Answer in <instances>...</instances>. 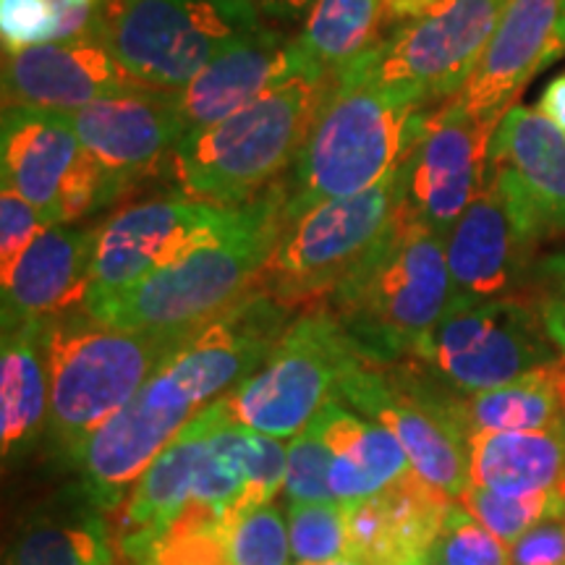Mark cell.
Returning <instances> with one entry per match:
<instances>
[{
  "instance_id": "cell-1",
  "label": "cell",
  "mask_w": 565,
  "mask_h": 565,
  "mask_svg": "<svg viewBox=\"0 0 565 565\" xmlns=\"http://www.w3.org/2000/svg\"><path fill=\"white\" fill-rule=\"evenodd\" d=\"M427 103L414 92L380 84L364 61L330 79L309 137L286 181V221L341 200L398 171L422 129Z\"/></svg>"
},
{
  "instance_id": "cell-2",
  "label": "cell",
  "mask_w": 565,
  "mask_h": 565,
  "mask_svg": "<svg viewBox=\"0 0 565 565\" xmlns=\"http://www.w3.org/2000/svg\"><path fill=\"white\" fill-rule=\"evenodd\" d=\"M445 236L404 204L377 244L324 299L366 364L416 356L454 301Z\"/></svg>"
},
{
  "instance_id": "cell-3",
  "label": "cell",
  "mask_w": 565,
  "mask_h": 565,
  "mask_svg": "<svg viewBox=\"0 0 565 565\" xmlns=\"http://www.w3.org/2000/svg\"><path fill=\"white\" fill-rule=\"evenodd\" d=\"M202 324L118 330L76 307L42 322L51 377V437L71 461L113 414L179 356Z\"/></svg>"
},
{
  "instance_id": "cell-4",
  "label": "cell",
  "mask_w": 565,
  "mask_h": 565,
  "mask_svg": "<svg viewBox=\"0 0 565 565\" xmlns=\"http://www.w3.org/2000/svg\"><path fill=\"white\" fill-rule=\"evenodd\" d=\"M286 225V183L267 186L228 236L124 291L84 301L87 312L118 330H181L210 322L252 291Z\"/></svg>"
},
{
  "instance_id": "cell-5",
  "label": "cell",
  "mask_w": 565,
  "mask_h": 565,
  "mask_svg": "<svg viewBox=\"0 0 565 565\" xmlns=\"http://www.w3.org/2000/svg\"><path fill=\"white\" fill-rule=\"evenodd\" d=\"M330 79L328 74L296 76L225 121L186 134L171 160L181 194L236 210L278 183L299 158Z\"/></svg>"
},
{
  "instance_id": "cell-6",
  "label": "cell",
  "mask_w": 565,
  "mask_h": 565,
  "mask_svg": "<svg viewBox=\"0 0 565 565\" xmlns=\"http://www.w3.org/2000/svg\"><path fill=\"white\" fill-rule=\"evenodd\" d=\"M259 26L257 0H100V38L141 89L181 92Z\"/></svg>"
},
{
  "instance_id": "cell-7",
  "label": "cell",
  "mask_w": 565,
  "mask_h": 565,
  "mask_svg": "<svg viewBox=\"0 0 565 565\" xmlns=\"http://www.w3.org/2000/svg\"><path fill=\"white\" fill-rule=\"evenodd\" d=\"M404 166L366 192L322 202L286 221L257 286L291 309L324 303L404 204Z\"/></svg>"
},
{
  "instance_id": "cell-8",
  "label": "cell",
  "mask_w": 565,
  "mask_h": 565,
  "mask_svg": "<svg viewBox=\"0 0 565 565\" xmlns=\"http://www.w3.org/2000/svg\"><path fill=\"white\" fill-rule=\"evenodd\" d=\"M362 362L324 303L301 309L265 364L225 393L233 422L278 440L294 437Z\"/></svg>"
},
{
  "instance_id": "cell-9",
  "label": "cell",
  "mask_w": 565,
  "mask_h": 565,
  "mask_svg": "<svg viewBox=\"0 0 565 565\" xmlns=\"http://www.w3.org/2000/svg\"><path fill=\"white\" fill-rule=\"evenodd\" d=\"M416 359L456 391L479 393L555 362L557 345L532 303L515 296L479 301L454 296Z\"/></svg>"
},
{
  "instance_id": "cell-10",
  "label": "cell",
  "mask_w": 565,
  "mask_h": 565,
  "mask_svg": "<svg viewBox=\"0 0 565 565\" xmlns=\"http://www.w3.org/2000/svg\"><path fill=\"white\" fill-rule=\"evenodd\" d=\"M335 398H345L398 437L424 482L440 487L450 498H461L469 487V433L458 398L429 387V377L416 366L366 364L345 374Z\"/></svg>"
},
{
  "instance_id": "cell-11",
  "label": "cell",
  "mask_w": 565,
  "mask_h": 565,
  "mask_svg": "<svg viewBox=\"0 0 565 565\" xmlns=\"http://www.w3.org/2000/svg\"><path fill=\"white\" fill-rule=\"evenodd\" d=\"M3 186L32 202L47 225H68L126 189L84 150L66 113L3 108Z\"/></svg>"
},
{
  "instance_id": "cell-12",
  "label": "cell",
  "mask_w": 565,
  "mask_h": 565,
  "mask_svg": "<svg viewBox=\"0 0 565 565\" xmlns=\"http://www.w3.org/2000/svg\"><path fill=\"white\" fill-rule=\"evenodd\" d=\"M508 0H437L364 55L380 84L414 92L424 103L450 100L490 45Z\"/></svg>"
},
{
  "instance_id": "cell-13",
  "label": "cell",
  "mask_w": 565,
  "mask_h": 565,
  "mask_svg": "<svg viewBox=\"0 0 565 565\" xmlns=\"http://www.w3.org/2000/svg\"><path fill=\"white\" fill-rule=\"evenodd\" d=\"M238 215L242 207H215L186 194L158 196L116 212L100 225L87 301L124 291L186 254L221 242Z\"/></svg>"
},
{
  "instance_id": "cell-14",
  "label": "cell",
  "mask_w": 565,
  "mask_h": 565,
  "mask_svg": "<svg viewBox=\"0 0 565 565\" xmlns=\"http://www.w3.org/2000/svg\"><path fill=\"white\" fill-rule=\"evenodd\" d=\"M207 404L171 364L89 437L74 466L82 471L89 503L118 511L147 466L171 445Z\"/></svg>"
},
{
  "instance_id": "cell-15",
  "label": "cell",
  "mask_w": 565,
  "mask_h": 565,
  "mask_svg": "<svg viewBox=\"0 0 565 565\" xmlns=\"http://www.w3.org/2000/svg\"><path fill=\"white\" fill-rule=\"evenodd\" d=\"M500 118H475L445 100L424 113L404 166V207L448 236L492 175V137Z\"/></svg>"
},
{
  "instance_id": "cell-16",
  "label": "cell",
  "mask_w": 565,
  "mask_h": 565,
  "mask_svg": "<svg viewBox=\"0 0 565 565\" xmlns=\"http://www.w3.org/2000/svg\"><path fill=\"white\" fill-rule=\"evenodd\" d=\"M542 233L492 171L490 183L445 236V257L461 299H498L519 282L529 252Z\"/></svg>"
},
{
  "instance_id": "cell-17",
  "label": "cell",
  "mask_w": 565,
  "mask_h": 565,
  "mask_svg": "<svg viewBox=\"0 0 565 565\" xmlns=\"http://www.w3.org/2000/svg\"><path fill=\"white\" fill-rule=\"evenodd\" d=\"M66 116L84 150L124 189L158 173L183 139L175 92L126 89Z\"/></svg>"
},
{
  "instance_id": "cell-18",
  "label": "cell",
  "mask_w": 565,
  "mask_h": 565,
  "mask_svg": "<svg viewBox=\"0 0 565 565\" xmlns=\"http://www.w3.org/2000/svg\"><path fill=\"white\" fill-rule=\"evenodd\" d=\"M303 74L324 71L309 61L299 40L263 24L231 51L217 55L192 84L175 92L183 137L225 121L270 89Z\"/></svg>"
},
{
  "instance_id": "cell-19",
  "label": "cell",
  "mask_w": 565,
  "mask_h": 565,
  "mask_svg": "<svg viewBox=\"0 0 565 565\" xmlns=\"http://www.w3.org/2000/svg\"><path fill=\"white\" fill-rule=\"evenodd\" d=\"M126 89H137V84L118 66L100 34L53 40L3 58L6 108L74 113Z\"/></svg>"
},
{
  "instance_id": "cell-20",
  "label": "cell",
  "mask_w": 565,
  "mask_h": 565,
  "mask_svg": "<svg viewBox=\"0 0 565 565\" xmlns=\"http://www.w3.org/2000/svg\"><path fill=\"white\" fill-rule=\"evenodd\" d=\"M561 9L563 0H508L490 45L450 103L475 118H503L536 71L563 55Z\"/></svg>"
},
{
  "instance_id": "cell-21",
  "label": "cell",
  "mask_w": 565,
  "mask_h": 565,
  "mask_svg": "<svg viewBox=\"0 0 565 565\" xmlns=\"http://www.w3.org/2000/svg\"><path fill=\"white\" fill-rule=\"evenodd\" d=\"M100 228L51 225L3 278V330L84 307Z\"/></svg>"
},
{
  "instance_id": "cell-22",
  "label": "cell",
  "mask_w": 565,
  "mask_h": 565,
  "mask_svg": "<svg viewBox=\"0 0 565 565\" xmlns=\"http://www.w3.org/2000/svg\"><path fill=\"white\" fill-rule=\"evenodd\" d=\"M492 171L542 236L565 228V134L540 110L513 105L492 137Z\"/></svg>"
},
{
  "instance_id": "cell-23",
  "label": "cell",
  "mask_w": 565,
  "mask_h": 565,
  "mask_svg": "<svg viewBox=\"0 0 565 565\" xmlns=\"http://www.w3.org/2000/svg\"><path fill=\"white\" fill-rule=\"evenodd\" d=\"M454 500L412 469L374 498L349 503L351 557L398 565L408 557L429 555Z\"/></svg>"
},
{
  "instance_id": "cell-24",
  "label": "cell",
  "mask_w": 565,
  "mask_h": 565,
  "mask_svg": "<svg viewBox=\"0 0 565 565\" xmlns=\"http://www.w3.org/2000/svg\"><path fill=\"white\" fill-rule=\"evenodd\" d=\"M280 487H286V448L278 437L228 422L212 435L192 503L238 521L254 508L270 505Z\"/></svg>"
},
{
  "instance_id": "cell-25",
  "label": "cell",
  "mask_w": 565,
  "mask_h": 565,
  "mask_svg": "<svg viewBox=\"0 0 565 565\" xmlns=\"http://www.w3.org/2000/svg\"><path fill=\"white\" fill-rule=\"evenodd\" d=\"M228 422H233V416L223 395L215 404L202 408L181 429V435L147 466L121 505L124 536L158 532L192 503L196 471L207 454L212 435Z\"/></svg>"
},
{
  "instance_id": "cell-26",
  "label": "cell",
  "mask_w": 565,
  "mask_h": 565,
  "mask_svg": "<svg viewBox=\"0 0 565 565\" xmlns=\"http://www.w3.org/2000/svg\"><path fill=\"white\" fill-rule=\"evenodd\" d=\"M333 450L330 492L341 503L374 498L412 471V461L391 429L351 414L341 401H328L317 414Z\"/></svg>"
},
{
  "instance_id": "cell-27",
  "label": "cell",
  "mask_w": 565,
  "mask_h": 565,
  "mask_svg": "<svg viewBox=\"0 0 565 565\" xmlns=\"http://www.w3.org/2000/svg\"><path fill=\"white\" fill-rule=\"evenodd\" d=\"M47 419H51V377H47L45 345H42V322L3 330L0 448L6 461L30 448Z\"/></svg>"
},
{
  "instance_id": "cell-28",
  "label": "cell",
  "mask_w": 565,
  "mask_h": 565,
  "mask_svg": "<svg viewBox=\"0 0 565 565\" xmlns=\"http://www.w3.org/2000/svg\"><path fill=\"white\" fill-rule=\"evenodd\" d=\"M563 482L565 435L561 427L469 437V484L503 494H526Z\"/></svg>"
},
{
  "instance_id": "cell-29",
  "label": "cell",
  "mask_w": 565,
  "mask_h": 565,
  "mask_svg": "<svg viewBox=\"0 0 565 565\" xmlns=\"http://www.w3.org/2000/svg\"><path fill=\"white\" fill-rule=\"evenodd\" d=\"M555 362L492 391L461 393L458 414L469 437L477 433H529L561 427L563 398Z\"/></svg>"
},
{
  "instance_id": "cell-30",
  "label": "cell",
  "mask_w": 565,
  "mask_h": 565,
  "mask_svg": "<svg viewBox=\"0 0 565 565\" xmlns=\"http://www.w3.org/2000/svg\"><path fill=\"white\" fill-rule=\"evenodd\" d=\"M383 0H315L296 40L315 66L335 76L383 42Z\"/></svg>"
},
{
  "instance_id": "cell-31",
  "label": "cell",
  "mask_w": 565,
  "mask_h": 565,
  "mask_svg": "<svg viewBox=\"0 0 565 565\" xmlns=\"http://www.w3.org/2000/svg\"><path fill=\"white\" fill-rule=\"evenodd\" d=\"M233 524L215 508L189 503L158 532L121 536V553L131 565H233Z\"/></svg>"
},
{
  "instance_id": "cell-32",
  "label": "cell",
  "mask_w": 565,
  "mask_h": 565,
  "mask_svg": "<svg viewBox=\"0 0 565 565\" xmlns=\"http://www.w3.org/2000/svg\"><path fill=\"white\" fill-rule=\"evenodd\" d=\"M6 565H116V550L97 513L74 511L26 524Z\"/></svg>"
},
{
  "instance_id": "cell-33",
  "label": "cell",
  "mask_w": 565,
  "mask_h": 565,
  "mask_svg": "<svg viewBox=\"0 0 565 565\" xmlns=\"http://www.w3.org/2000/svg\"><path fill=\"white\" fill-rule=\"evenodd\" d=\"M458 500L477 521H482L492 534H498L508 547L532 526L565 515V494L561 487L526 494H503L469 484Z\"/></svg>"
},
{
  "instance_id": "cell-34",
  "label": "cell",
  "mask_w": 565,
  "mask_h": 565,
  "mask_svg": "<svg viewBox=\"0 0 565 565\" xmlns=\"http://www.w3.org/2000/svg\"><path fill=\"white\" fill-rule=\"evenodd\" d=\"M288 540H291L294 565H320L351 557L349 503L341 500L291 503Z\"/></svg>"
},
{
  "instance_id": "cell-35",
  "label": "cell",
  "mask_w": 565,
  "mask_h": 565,
  "mask_svg": "<svg viewBox=\"0 0 565 565\" xmlns=\"http://www.w3.org/2000/svg\"><path fill=\"white\" fill-rule=\"evenodd\" d=\"M429 557L440 565H511V547L454 500Z\"/></svg>"
},
{
  "instance_id": "cell-36",
  "label": "cell",
  "mask_w": 565,
  "mask_h": 565,
  "mask_svg": "<svg viewBox=\"0 0 565 565\" xmlns=\"http://www.w3.org/2000/svg\"><path fill=\"white\" fill-rule=\"evenodd\" d=\"M333 450L324 440L322 424L315 419L291 437L286 448V494L288 503H320L333 500L330 492Z\"/></svg>"
},
{
  "instance_id": "cell-37",
  "label": "cell",
  "mask_w": 565,
  "mask_h": 565,
  "mask_svg": "<svg viewBox=\"0 0 565 565\" xmlns=\"http://www.w3.org/2000/svg\"><path fill=\"white\" fill-rule=\"evenodd\" d=\"M233 565H294L288 521L275 505L254 508L233 524Z\"/></svg>"
},
{
  "instance_id": "cell-38",
  "label": "cell",
  "mask_w": 565,
  "mask_h": 565,
  "mask_svg": "<svg viewBox=\"0 0 565 565\" xmlns=\"http://www.w3.org/2000/svg\"><path fill=\"white\" fill-rule=\"evenodd\" d=\"M3 51L19 53L58 38V9L53 0H0Z\"/></svg>"
},
{
  "instance_id": "cell-39",
  "label": "cell",
  "mask_w": 565,
  "mask_h": 565,
  "mask_svg": "<svg viewBox=\"0 0 565 565\" xmlns=\"http://www.w3.org/2000/svg\"><path fill=\"white\" fill-rule=\"evenodd\" d=\"M45 228L51 225L45 223L42 212L13 189L3 186V194H0V270L3 273L0 275L13 270L26 246Z\"/></svg>"
},
{
  "instance_id": "cell-40",
  "label": "cell",
  "mask_w": 565,
  "mask_h": 565,
  "mask_svg": "<svg viewBox=\"0 0 565 565\" xmlns=\"http://www.w3.org/2000/svg\"><path fill=\"white\" fill-rule=\"evenodd\" d=\"M511 565H565V515L521 534L511 545Z\"/></svg>"
},
{
  "instance_id": "cell-41",
  "label": "cell",
  "mask_w": 565,
  "mask_h": 565,
  "mask_svg": "<svg viewBox=\"0 0 565 565\" xmlns=\"http://www.w3.org/2000/svg\"><path fill=\"white\" fill-rule=\"evenodd\" d=\"M547 291L540 303L542 320L557 351L565 356V257H555L545 265Z\"/></svg>"
},
{
  "instance_id": "cell-42",
  "label": "cell",
  "mask_w": 565,
  "mask_h": 565,
  "mask_svg": "<svg viewBox=\"0 0 565 565\" xmlns=\"http://www.w3.org/2000/svg\"><path fill=\"white\" fill-rule=\"evenodd\" d=\"M536 110H540L547 121H553L557 129L565 134V74H561L555 82L547 84V89L542 92L540 97V108Z\"/></svg>"
},
{
  "instance_id": "cell-43",
  "label": "cell",
  "mask_w": 565,
  "mask_h": 565,
  "mask_svg": "<svg viewBox=\"0 0 565 565\" xmlns=\"http://www.w3.org/2000/svg\"><path fill=\"white\" fill-rule=\"evenodd\" d=\"M383 3H385V11L391 19L412 21L433 9L437 0H383Z\"/></svg>"
},
{
  "instance_id": "cell-44",
  "label": "cell",
  "mask_w": 565,
  "mask_h": 565,
  "mask_svg": "<svg viewBox=\"0 0 565 565\" xmlns=\"http://www.w3.org/2000/svg\"><path fill=\"white\" fill-rule=\"evenodd\" d=\"M312 3L315 0H263L265 9L275 13H296V11L309 9Z\"/></svg>"
},
{
  "instance_id": "cell-45",
  "label": "cell",
  "mask_w": 565,
  "mask_h": 565,
  "mask_svg": "<svg viewBox=\"0 0 565 565\" xmlns=\"http://www.w3.org/2000/svg\"><path fill=\"white\" fill-rule=\"evenodd\" d=\"M555 370H557V385H561V398H563V422H561V429L565 435V356L561 353V359L555 362ZM561 490L565 494V482L561 484Z\"/></svg>"
},
{
  "instance_id": "cell-46",
  "label": "cell",
  "mask_w": 565,
  "mask_h": 565,
  "mask_svg": "<svg viewBox=\"0 0 565 565\" xmlns=\"http://www.w3.org/2000/svg\"><path fill=\"white\" fill-rule=\"evenodd\" d=\"M557 42H561V51L565 53V0L561 9V19H557Z\"/></svg>"
},
{
  "instance_id": "cell-47",
  "label": "cell",
  "mask_w": 565,
  "mask_h": 565,
  "mask_svg": "<svg viewBox=\"0 0 565 565\" xmlns=\"http://www.w3.org/2000/svg\"><path fill=\"white\" fill-rule=\"evenodd\" d=\"M320 565H372V563L359 561V557H341V561H333V563H320Z\"/></svg>"
},
{
  "instance_id": "cell-48",
  "label": "cell",
  "mask_w": 565,
  "mask_h": 565,
  "mask_svg": "<svg viewBox=\"0 0 565 565\" xmlns=\"http://www.w3.org/2000/svg\"><path fill=\"white\" fill-rule=\"evenodd\" d=\"M398 565H429V555H416V557H408V561L398 563Z\"/></svg>"
},
{
  "instance_id": "cell-49",
  "label": "cell",
  "mask_w": 565,
  "mask_h": 565,
  "mask_svg": "<svg viewBox=\"0 0 565 565\" xmlns=\"http://www.w3.org/2000/svg\"><path fill=\"white\" fill-rule=\"evenodd\" d=\"M429 565H440V563H435V561H433V557H429Z\"/></svg>"
},
{
  "instance_id": "cell-50",
  "label": "cell",
  "mask_w": 565,
  "mask_h": 565,
  "mask_svg": "<svg viewBox=\"0 0 565 565\" xmlns=\"http://www.w3.org/2000/svg\"><path fill=\"white\" fill-rule=\"evenodd\" d=\"M129 565H131V563H129Z\"/></svg>"
}]
</instances>
